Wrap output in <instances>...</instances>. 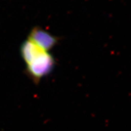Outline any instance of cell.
Returning <instances> with one entry per match:
<instances>
[{"mask_svg":"<svg viewBox=\"0 0 131 131\" xmlns=\"http://www.w3.org/2000/svg\"><path fill=\"white\" fill-rule=\"evenodd\" d=\"M56 61L49 52L44 51L26 64V74L35 84L52 72Z\"/></svg>","mask_w":131,"mask_h":131,"instance_id":"cell-1","label":"cell"},{"mask_svg":"<svg viewBox=\"0 0 131 131\" xmlns=\"http://www.w3.org/2000/svg\"><path fill=\"white\" fill-rule=\"evenodd\" d=\"M44 51L49 52L59 43L60 38L39 26L31 30L28 38Z\"/></svg>","mask_w":131,"mask_h":131,"instance_id":"cell-2","label":"cell"},{"mask_svg":"<svg viewBox=\"0 0 131 131\" xmlns=\"http://www.w3.org/2000/svg\"><path fill=\"white\" fill-rule=\"evenodd\" d=\"M44 51L28 39L21 44L20 52L22 59L25 64L29 63L35 57L40 55Z\"/></svg>","mask_w":131,"mask_h":131,"instance_id":"cell-3","label":"cell"}]
</instances>
